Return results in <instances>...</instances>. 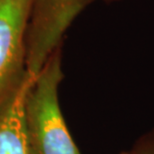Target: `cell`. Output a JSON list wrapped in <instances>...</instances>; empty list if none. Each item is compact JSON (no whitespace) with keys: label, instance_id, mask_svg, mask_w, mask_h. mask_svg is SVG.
I'll use <instances>...</instances> for the list:
<instances>
[{"label":"cell","instance_id":"6da1fadb","mask_svg":"<svg viewBox=\"0 0 154 154\" xmlns=\"http://www.w3.org/2000/svg\"><path fill=\"white\" fill-rule=\"evenodd\" d=\"M61 47L33 80L25 101V125L30 154H81L62 115L58 88L64 78Z\"/></svg>","mask_w":154,"mask_h":154},{"label":"cell","instance_id":"7a4b0ae2","mask_svg":"<svg viewBox=\"0 0 154 154\" xmlns=\"http://www.w3.org/2000/svg\"><path fill=\"white\" fill-rule=\"evenodd\" d=\"M96 0H32L25 33L26 72L36 78L50 56L61 47L75 18Z\"/></svg>","mask_w":154,"mask_h":154},{"label":"cell","instance_id":"3957f363","mask_svg":"<svg viewBox=\"0 0 154 154\" xmlns=\"http://www.w3.org/2000/svg\"><path fill=\"white\" fill-rule=\"evenodd\" d=\"M32 0H0V109L26 77L25 33Z\"/></svg>","mask_w":154,"mask_h":154},{"label":"cell","instance_id":"277c9868","mask_svg":"<svg viewBox=\"0 0 154 154\" xmlns=\"http://www.w3.org/2000/svg\"><path fill=\"white\" fill-rule=\"evenodd\" d=\"M33 80L28 73L0 109V154H30L25 125L26 95Z\"/></svg>","mask_w":154,"mask_h":154},{"label":"cell","instance_id":"5b68a950","mask_svg":"<svg viewBox=\"0 0 154 154\" xmlns=\"http://www.w3.org/2000/svg\"><path fill=\"white\" fill-rule=\"evenodd\" d=\"M122 154H154V137H147L133 150Z\"/></svg>","mask_w":154,"mask_h":154}]
</instances>
